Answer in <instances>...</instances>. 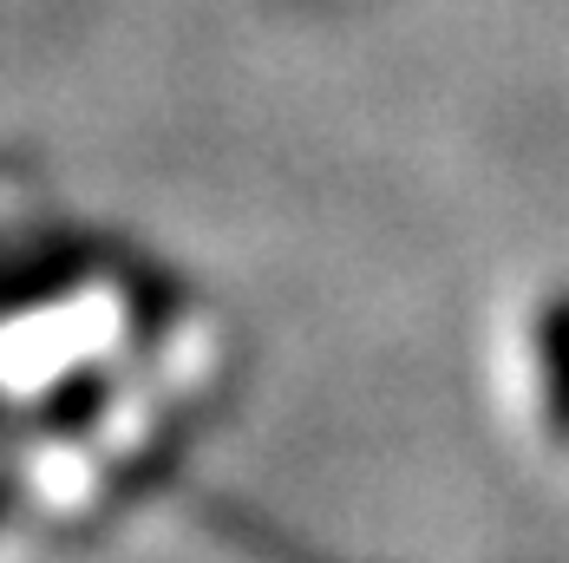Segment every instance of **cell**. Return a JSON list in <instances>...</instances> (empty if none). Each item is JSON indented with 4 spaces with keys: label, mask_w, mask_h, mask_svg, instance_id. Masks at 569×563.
Segmentation results:
<instances>
[{
    "label": "cell",
    "mask_w": 569,
    "mask_h": 563,
    "mask_svg": "<svg viewBox=\"0 0 569 563\" xmlns=\"http://www.w3.org/2000/svg\"><path fill=\"white\" fill-rule=\"evenodd\" d=\"M537 394H543V426L569 446V295L543 302L537 315Z\"/></svg>",
    "instance_id": "1"
}]
</instances>
